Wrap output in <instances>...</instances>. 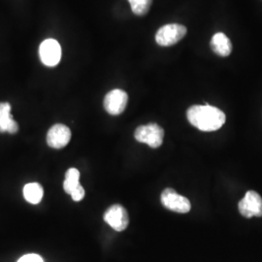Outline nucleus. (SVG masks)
<instances>
[{"label":"nucleus","mask_w":262,"mask_h":262,"mask_svg":"<svg viewBox=\"0 0 262 262\" xmlns=\"http://www.w3.org/2000/svg\"><path fill=\"white\" fill-rule=\"evenodd\" d=\"M128 96L122 90H113L106 94L104 98V108L106 112L113 116H118L122 114L127 105Z\"/></svg>","instance_id":"8"},{"label":"nucleus","mask_w":262,"mask_h":262,"mask_svg":"<svg viewBox=\"0 0 262 262\" xmlns=\"http://www.w3.org/2000/svg\"><path fill=\"white\" fill-rule=\"evenodd\" d=\"M104 221L116 231H123L129 224V216L124 207L115 204L104 214Z\"/></svg>","instance_id":"7"},{"label":"nucleus","mask_w":262,"mask_h":262,"mask_svg":"<svg viewBox=\"0 0 262 262\" xmlns=\"http://www.w3.org/2000/svg\"><path fill=\"white\" fill-rule=\"evenodd\" d=\"M239 212L247 219L262 216V197L253 190H249L239 202Z\"/></svg>","instance_id":"6"},{"label":"nucleus","mask_w":262,"mask_h":262,"mask_svg":"<svg viewBox=\"0 0 262 262\" xmlns=\"http://www.w3.org/2000/svg\"><path fill=\"white\" fill-rule=\"evenodd\" d=\"M188 122L199 130L210 132L220 129L225 124V113L210 105H193L187 111Z\"/></svg>","instance_id":"1"},{"label":"nucleus","mask_w":262,"mask_h":262,"mask_svg":"<svg viewBox=\"0 0 262 262\" xmlns=\"http://www.w3.org/2000/svg\"><path fill=\"white\" fill-rule=\"evenodd\" d=\"M131 11L136 16H145L150 11L152 0H128Z\"/></svg>","instance_id":"14"},{"label":"nucleus","mask_w":262,"mask_h":262,"mask_svg":"<svg viewBox=\"0 0 262 262\" xmlns=\"http://www.w3.org/2000/svg\"><path fill=\"white\" fill-rule=\"evenodd\" d=\"M161 203L162 205L170 211L186 214L190 211V202L187 197L183 196L177 193L173 188H165L161 193Z\"/></svg>","instance_id":"4"},{"label":"nucleus","mask_w":262,"mask_h":262,"mask_svg":"<svg viewBox=\"0 0 262 262\" xmlns=\"http://www.w3.org/2000/svg\"><path fill=\"white\" fill-rule=\"evenodd\" d=\"M80 185V172L76 168L68 169L66 171V180L63 182V189L66 193L71 192Z\"/></svg>","instance_id":"13"},{"label":"nucleus","mask_w":262,"mask_h":262,"mask_svg":"<svg viewBox=\"0 0 262 262\" xmlns=\"http://www.w3.org/2000/svg\"><path fill=\"white\" fill-rule=\"evenodd\" d=\"M24 197L30 204H38L44 195L43 187L39 183H29L24 187Z\"/></svg>","instance_id":"12"},{"label":"nucleus","mask_w":262,"mask_h":262,"mask_svg":"<svg viewBox=\"0 0 262 262\" xmlns=\"http://www.w3.org/2000/svg\"><path fill=\"white\" fill-rule=\"evenodd\" d=\"M211 49L215 55L220 56H228L232 52V44L229 38L223 32H217L211 39Z\"/></svg>","instance_id":"11"},{"label":"nucleus","mask_w":262,"mask_h":262,"mask_svg":"<svg viewBox=\"0 0 262 262\" xmlns=\"http://www.w3.org/2000/svg\"><path fill=\"white\" fill-rule=\"evenodd\" d=\"M84 187L81 186V184L78 186V187H76L75 189L71 192V197H72V199L76 201V202H78V201H81L83 198L84 197Z\"/></svg>","instance_id":"15"},{"label":"nucleus","mask_w":262,"mask_h":262,"mask_svg":"<svg viewBox=\"0 0 262 262\" xmlns=\"http://www.w3.org/2000/svg\"><path fill=\"white\" fill-rule=\"evenodd\" d=\"M19 124L11 115V105L8 102L0 103V132H9L11 134L17 133Z\"/></svg>","instance_id":"10"},{"label":"nucleus","mask_w":262,"mask_h":262,"mask_svg":"<svg viewBox=\"0 0 262 262\" xmlns=\"http://www.w3.org/2000/svg\"><path fill=\"white\" fill-rule=\"evenodd\" d=\"M18 262H44L42 257L35 253H30V254H26L21 256Z\"/></svg>","instance_id":"16"},{"label":"nucleus","mask_w":262,"mask_h":262,"mask_svg":"<svg viewBox=\"0 0 262 262\" xmlns=\"http://www.w3.org/2000/svg\"><path fill=\"white\" fill-rule=\"evenodd\" d=\"M134 137L138 142L145 143L152 149H157L162 145L164 130L158 123H149L137 127Z\"/></svg>","instance_id":"2"},{"label":"nucleus","mask_w":262,"mask_h":262,"mask_svg":"<svg viewBox=\"0 0 262 262\" xmlns=\"http://www.w3.org/2000/svg\"><path fill=\"white\" fill-rule=\"evenodd\" d=\"M39 57L44 66L54 67L61 59V47L55 39H46L39 47Z\"/></svg>","instance_id":"5"},{"label":"nucleus","mask_w":262,"mask_h":262,"mask_svg":"<svg viewBox=\"0 0 262 262\" xmlns=\"http://www.w3.org/2000/svg\"><path fill=\"white\" fill-rule=\"evenodd\" d=\"M71 139L70 128L62 123H56L53 125L47 134L48 145L54 149H62Z\"/></svg>","instance_id":"9"},{"label":"nucleus","mask_w":262,"mask_h":262,"mask_svg":"<svg viewBox=\"0 0 262 262\" xmlns=\"http://www.w3.org/2000/svg\"><path fill=\"white\" fill-rule=\"evenodd\" d=\"M187 31L185 26L179 24L165 25L156 33V42L161 47L173 46L185 37Z\"/></svg>","instance_id":"3"}]
</instances>
